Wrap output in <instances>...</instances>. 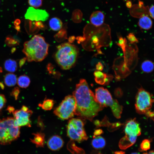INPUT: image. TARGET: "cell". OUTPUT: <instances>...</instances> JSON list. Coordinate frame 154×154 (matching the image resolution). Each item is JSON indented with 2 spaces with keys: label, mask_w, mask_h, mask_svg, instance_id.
I'll use <instances>...</instances> for the list:
<instances>
[{
  "label": "cell",
  "mask_w": 154,
  "mask_h": 154,
  "mask_svg": "<svg viewBox=\"0 0 154 154\" xmlns=\"http://www.w3.org/2000/svg\"><path fill=\"white\" fill-rule=\"evenodd\" d=\"M153 100L150 93L142 87L139 89L136 96L135 106L136 112L145 114L151 108Z\"/></svg>",
  "instance_id": "cell-8"
},
{
  "label": "cell",
  "mask_w": 154,
  "mask_h": 154,
  "mask_svg": "<svg viewBox=\"0 0 154 154\" xmlns=\"http://www.w3.org/2000/svg\"><path fill=\"white\" fill-rule=\"evenodd\" d=\"M126 5L127 7L130 9L132 5L131 1L129 0H127L126 2Z\"/></svg>",
  "instance_id": "cell-35"
},
{
  "label": "cell",
  "mask_w": 154,
  "mask_h": 154,
  "mask_svg": "<svg viewBox=\"0 0 154 154\" xmlns=\"http://www.w3.org/2000/svg\"><path fill=\"white\" fill-rule=\"evenodd\" d=\"M127 38L129 42V43L132 44L138 42V39L132 33H130L127 37Z\"/></svg>",
  "instance_id": "cell-29"
},
{
  "label": "cell",
  "mask_w": 154,
  "mask_h": 154,
  "mask_svg": "<svg viewBox=\"0 0 154 154\" xmlns=\"http://www.w3.org/2000/svg\"><path fill=\"white\" fill-rule=\"evenodd\" d=\"M20 21L19 19H17L15 20L14 21V24L15 25H17L20 24Z\"/></svg>",
  "instance_id": "cell-37"
},
{
  "label": "cell",
  "mask_w": 154,
  "mask_h": 154,
  "mask_svg": "<svg viewBox=\"0 0 154 154\" xmlns=\"http://www.w3.org/2000/svg\"><path fill=\"white\" fill-rule=\"evenodd\" d=\"M2 72V69L0 67V73L1 72ZM0 87H1V88H3L4 87V86L3 85V84L1 83H0Z\"/></svg>",
  "instance_id": "cell-39"
},
{
  "label": "cell",
  "mask_w": 154,
  "mask_h": 154,
  "mask_svg": "<svg viewBox=\"0 0 154 154\" xmlns=\"http://www.w3.org/2000/svg\"><path fill=\"white\" fill-rule=\"evenodd\" d=\"M34 136L30 139L31 141L35 144L37 147H43L45 144V134L41 132L33 134Z\"/></svg>",
  "instance_id": "cell-18"
},
{
  "label": "cell",
  "mask_w": 154,
  "mask_h": 154,
  "mask_svg": "<svg viewBox=\"0 0 154 154\" xmlns=\"http://www.w3.org/2000/svg\"><path fill=\"white\" fill-rule=\"evenodd\" d=\"M76 102L75 115L92 121L104 108L97 101L86 80L81 79L73 93Z\"/></svg>",
  "instance_id": "cell-1"
},
{
  "label": "cell",
  "mask_w": 154,
  "mask_h": 154,
  "mask_svg": "<svg viewBox=\"0 0 154 154\" xmlns=\"http://www.w3.org/2000/svg\"><path fill=\"white\" fill-rule=\"evenodd\" d=\"M125 135L137 137L141 134V129L135 119L127 121L125 127Z\"/></svg>",
  "instance_id": "cell-12"
},
{
  "label": "cell",
  "mask_w": 154,
  "mask_h": 154,
  "mask_svg": "<svg viewBox=\"0 0 154 154\" xmlns=\"http://www.w3.org/2000/svg\"><path fill=\"white\" fill-rule=\"evenodd\" d=\"M76 106L74 97L73 95H68L55 109L54 113L61 119H67L74 116Z\"/></svg>",
  "instance_id": "cell-7"
},
{
  "label": "cell",
  "mask_w": 154,
  "mask_h": 154,
  "mask_svg": "<svg viewBox=\"0 0 154 154\" xmlns=\"http://www.w3.org/2000/svg\"><path fill=\"white\" fill-rule=\"evenodd\" d=\"M105 16L101 11L93 12L90 17V21L92 25L95 27H99L104 24Z\"/></svg>",
  "instance_id": "cell-16"
},
{
  "label": "cell",
  "mask_w": 154,
  "mask_h": 154,
  "mask_svg": "<svg viewBox=\"0 0 154 154\" xmlns=\"http://www.w3.org/2000/svg\"><path fill=\"white\" fill-rule=\"evenodd\" d=\"M54 104V102L53 100L48 99L44 100L42 104H39L38 106L43 110H49L52 108Z\"/></svg>",
  "instance_id": "cell-25"
},
{
  "label": "cell",
  "mask_w": 154,
  "mask_h": 154,
  "mask_svg": "<svg viewBox=\"0 0 154 154\" xmlns=\"http://www.w3.org/2000/svg\"><path fill=\"white\" fill-rule=\"evenodd\" d=\"M62 25L61 20L57 17L52 18L49 21V25L50 28L54 31H58L61 29Z\"/></svg>",
  "instance_id": "cell-20"
},
{
  "label": "cell",
  "mask_w": 154,
  "mask_h": 154,
  "mask_svg": "<svg viewBox=\"0 0 154 154\" xmlns=\"http://www.w3.org/2000/svg\"><path fill=\"white\" fill-rule=\"evenodd\" d=\"M96 68L97 70L102 71L104 68V66L101 62H98L96 65Z\"/></svg>",
  "instance_id": "cell-33"
},
{
  "label": "cell",
  "mask_w": 154,
  "mask_h": 154,
  "mask_svg": "<svg viewBox=\"0 0 154 154\" xmlns=\"http://www.w3.org/2000/svg\"><path fill=\"white\" fill-rule=\"evenodd\" d=\"M141 67L143 71L145 73H149L153 71L154 69V64L151 61L146 60L142 63Z\"/></svg>",
  "instance_id": "cell-24"
},
{
  "label": "cell",
  "mask_w": 154,
  "mask_h": 154,
  "mask_svg": "<svg viewBox=\"0 0 154 154\" xmlns=\"http://www.w3.org/2000/svg\"><path fill=\"white\" fill-rule=\"evenodd\" d=\"M6 102V100L4 95L0 94V110L4 107Z\"/></svg>",
  "instance_id": "cell-30"
},
{
  "label": "cell",
  "mask_w": 154,
  "mask_h": 154,
  "mask_svg": "<svg viewBox=\"0 0 154 154\" xmlns=\"http://www.w3.org/2000/svg\"><path fill=\"white\" fill-rule=\"evenodd\" d=\"M130 154H139L135 152V153H132Z\"/></svg>",
  "instance_id": "cell-40"
},
{
  "label": "cell",
  "mask_w": 154,
  "mask_h": 154,
  "mask_svg": "<svg viewBox=\"0 0 154 154\" xmlns=\"http://www.w3.org/2000/svg\"><path fill=\"white\" fill-rule=\"evenodd\" d=\"M137 137L125 135L119 143V146L121 150H125L133 145L135 142Z\"/></svg>",
  "instance_id": "cell-15"
},
{
  "label": "cell",
  "mask_w": 154,
  "mask_h": 154,
  "mask_svg": "<svg viewBox=\"0 0 154 154\" xmlns=\"http://www.w3.org/2000/svg\"><path fill=\"white\" fill-rule=\"evenodd\" d=\"M127 40L125 38H123L121 36L119 37V40L117 44L122 49L124 53L125 52L127 48Z\"/></svg>",
  "instance_id": "cell-26"
},
{
  "label": "cell",
  "mask_w": 154,
  "mask_h": 154,
  "mask_svg": "<svg viewBox=\"0 0 154 154\" xmlns=\"http://www.w3.org/2000/svg\"><path fill=\"white\" fill-rule=\"evenodd\" d=\"M149 8L148 6H145L142 1L139 0L138 4L133 5L130 9L129 13L131 16L139 18L144 16H149Z\"/></svg>",
  "instance_id": "cell-11"
},
{
  "label": "cell",
  "mask_w": 154,
  "mask_h": 154,
  "mask_svg": "<svg viewBox=\"0 0 154 154\" xmlns=\"http://www.w3.org/2000/svg\"><path fill=\"white\" fill-rule=\"evenodd\" d=\"M154 151L153 150L150 151L148 153H144L143 154H154Z\"/></svg>",
  "instance_id": "cell-38"
},
{
  "label": "cell",
  "mask_w": 154,
  "mask_h": 154,
  "mask_svg": "<svg viewBox=\"0 0 154 154\" xmlns=\"http://www.w3.org/2000/svg\"><path fill=\"white\" fill-rule=\"evenodd\" d=\"M103 133L102 130L101 129H97L95 130L94 133V136H97Z\"/></svg>",
  "instance_id": "cell-34"
},
{
  "label": "cell",
  "mask_w": 154,
  "mask_h": 154,
  "mask_svg": "<svg viewBox=\"0 0 154 154\" xmlns=\"http://www.w3.org/2000/svg\"><path fill=\"white\" fill-rule=\"evenodd\" d=\"M154 5H152L149 8V15L150 17L153 19L154 18Z\"/></svg>",
  "instance_id": "cell-32"
},
{
  "label": "cell",
  "mask_w": 154,
  "mask_h": 154,
  "mask_svg": "<svg viewBox=\"0 0 154 154\" xmlns=\"http://www.w3.org/2000/svg\"><path fill=\"white\" fill-rule=\"evenodd\" d=\"M17 83L20 87L26 88L29 86L30 80L28 76L23 75L20 76L17 79Z\"/></svg>",
  "instance_id": "cell-23"
},
{
  "label": "cell",
  "mask_w": 154,
  "mask_h": 154,
  "mask_svg": "<svg viewBox=\"0 0 154 154\" xmlns=\"http://www.w3.org/2000/svg\"><path fill=\"white\" fill-rule=\"evenodd\" d=\"M92 145L93 148L97 149L103 148L106 145V141L104 138L100 136H93Z\"/></svg>",
  "instance_id": "cell-19"
},
{
  "label": "cell",
  "mask_w": 154,
  "mask_h": 154,
  "mask_svg": "<svg viewBox=\"0 0 154 154\" xmlns=\"http://www.w3.org/2000/svg\"><path fill=\"white\" fill-rule=\"evenodd\" d=\"M64 142L61 137L58 135H54L48 140L47 145L48 148L53 151L58 150L63 146Z\"/></svg>",
  "instance_id": "cell-14"
},
{
  "label": "cell",
  "mask_w": 154,
  "mask_h": 154,
  "mask_svg": "<svg viewBox=\"0 0 154 154\" xmlns=\"http://www.w3.org/2000/svg\"><path fill=\"white\" fill-rule=\"evenodd\" d=\"M19 93V89L17 87L15 88L12 92V94L15 99H17Z\"/></svg>",
  "instance_id": "cell-31"
},
{
  "label": "cell",
  "mask_w": 154,
  "mask_h": 154,
  "mask_svg": "<svg viewBox=\"0 0 154 154\" xmlns=\"http://www.w3.org/2000/svg\"><path fill=\"white\" fill-rule=\"evenodd\" d=\"M113 154H125V153L123 151H118L114 152Z\"/></svg>",
  "instance_id": "cell-36"
},
{
  "label": "cell",
  "mask_w": 154,
  "mask_h": 154,
  "mask_svg": "<svg viewBox=\"0 0 154 154\" xmlns=\"http://www.w3.org/2000/svg\"><path fill=\"white\" fill-rule=\"evenodd\" d=\"M94 74L96 82L102 85H108L113 78V76L111 74L98 70L95 71Z\"/></svg>",
  "instance_id": "cell-13"
},
{
  "label": "cell",
  "mask_w": 154,
  "mask_h": 154,
  "mask_svg": "<svg viewBox=\"0 0 154 154\" xmlns=\"http://www.w3.org/2000/svg\"><path fill=\"white\" fill-rule=\"evenodd\" d=\"M95 96L97 101L102 107H109L116 118H120L123 107L119 104L117 100L113 99L107 89L102 87L98 88L95 90Z\"/></svg>",
  "instance_id": "cell-5"
},
{
  "label": "cell",
  "mask_w": 154,
  "mask_h": 154,
  "mask_svg": "<svg viewBox=\"0 0 154 154\" xmlns=\"http://www.w3.org/2000/svg\"><path fill=\"white\" fill-rule=\"evenodd\" d=\"M96 154H102L101 153H98Z\"/></svg>",
  "instance_id": "cell-41"
},
{
  "label": "cell",
  "mask_w": 154,
  "mask_h": 154,
  "mask_svg": "<svg viewBox=\"0 0 154 154\" xmlns=\"http://www.w3.org/2000/svg\"><path fill=\"white\" fill-rule=\"evenodd\" d=\"M49 46L43 37L40 35H35L24 43L23 52L28 62H40L48 55Z\"/></svg>",
  "instance_id": "cell-2"
},
{
  "label": "cell",
  "mask_w": 154,
  "mask_h": 154,
  "mask_svg": "<svg viewBox=\"0 0 154 154\" xmlns=\"http://www.w3.org/2000/svg\"><path fill=\"white\" fill-rule=\"evenodd\" d=\"M78 53V50L76 46L66 42L57 46L55 58L57 63L63 69L68 70L76 62Z\"/></svg>",
  "instance_id": "cell-3"
},
{
  "label": "cell",
  "mask_w": 154,
  "mask_h": 154,
  "mask_svg": "<svg viewBox=\"0 0 154 154\" xmlns=\"http://www.w3.org/2000/svg\"><path fill=\"white\" fill-rule=\"evenodd\" d=\"M85 121L81 118H73L69 121L67 135L71 140L80 142L88 139L84 127Z\"/></svg>",
  "instance_id": "cell-6"
},
{
  "label": "cell",
  "mask_w": 154,
  "mask_h": 154,
  "mask_svg": "<svg viewBox=\"0 0 154 154\" xmlns=\"http://www.w3.org/2000/svg\"><path fill=\"white\" fill-rule=\"evenodd\" d=\"M42 0H28V3L31 7L38 8L42 6Z\"/></svg>",
  "instance_id": "cell-28"
},
{
  "label": "cell",
  "mask_w": 154,
  "mask_h": 154,
  "mask_svg": "<svg viewBox=\"0 0 154 154\" xmlns=\"http://www.w3.org/2000/svg\"><path fill=\"white\" fill-rule=\"evenodd\" d=\"M5 84L9 87H12L15 85L17 83V78L14 74L9 73L6 74L4 78Z\"/></svg>",
  "instance_id": "cell-21"
},
{
  "label": "cell",
  "mask_w": 154,
  "mask_h": 154,
  "mask_svg": "<svg viewBox=\"0 0 154 154\" xmlns=\"http://www.w3.org/2000/svg\"><path fill=\"white\" fill-rule=\"evenodd\" d=\"M150 147V141L148 139L143 140L140 144V149L142 151H147L149 149Z\"/></svg>",
  "instance_id": "cell-27"
},
{
  "label": "cell",
  "mask_w": 154,
  "mask_h": 154,
  "mask_svg": "<svg viewBox=\"0 0 154 154\" xmlns=\"http://www.w3.org/2000/svg\"><path fill=\"white\" fill-rule=\"evenodd\" d=\"M4 67L6 71L11 73L13 72L17 69V63L14 60L8 59L5 61Z\"/></svg>",
  "instance_id": "cell-22"
},
{
  "label": "cell",
  "mask_w": 154,
  "mask_h": 154,
  "mask_svg": "<svg viewBox=\"0 0 154 154\" xmlns=\"http://www.w3.org/2000/svg\"><path fill=\"white\" fill-rule=\"evenodd\" d=\"M153 22L148 16L145 15L139 18L138 24L141 29L148 30L152 27Z\"/></svg>",
  "instance_id": "cell-17"
},
{
  "label": "cell",
  "mask_w": 154,
  "mask_h": 154,
  "mask_svg": "<svg viewBox=\"0 0 154 154\" xmlns=\"http://www.w3.org/2000/svg\"><path fill=\"white\" fill-rule=\"evenodd\" d=\"M20 133V127L15 125L13 117L0 119V144H10L19 137Z\"/></svg>",
  "instance_id": "cell-4"
},
{
  "label": "cell",
  "mask_w": 154,
  "mask_h": 154,
  "mask_svg": "<svg viewBox=\"0 0 154 154\" xmlns=\"http://www.w3.org/2000/svg\"><path fill=\"white\" fill-rule=\"evenodd\" d=\"M48 17V13L45 10L36 9L32 7L28 8L25 15L26 19L37 21H45Z\"/></svg>",
  "instance_id": "cell-10"
},
{
  "label": "cell",
  "mask_w": 154,
  "mask_h": 154,
  "mask_svg": "<svg viewBox=\"0 0 154 154\" xmlns=\"http://www.w3.org/2000/svg\"><path fill=\"white\" fill-rule=\"evenodd\" d=\"M14 116L15 125L17 126L31 127L30 117L33 114L32 110L23 106L19 110H14L12 112Z\"/></svg>",
  "instance_id": "cell-9"
}]
</instances>
